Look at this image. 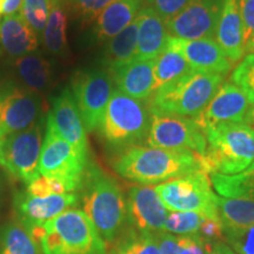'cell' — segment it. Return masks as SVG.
Segmentation results:
<instances>
[{"instance_id":"6da1fadb","label":"cell","mask_w":254,"mask_h":254,"mask_svg":"<svg viewBox=\"0 0 254 254\" xmlns=\"http://www.w3.org/2000/svg\"><path fill=\"white\" fill-rule=\"evenodd\" d=\"M113 168L120 177L142 185L163 184L205 171L202 157L192 151L163 150L138 145L122 152L113 161Z\"/></svg>"},{"instance_id":"7a4b0ae2","label":"cell","mask_w":254,"mask_h":254,"mask_svg":"<svg viewBox=\"0 0 254 254\" xmlns=\"http://www.w3.org/2000/svg\"><path fill=\"white\" fill-rule=\"evenodd\" d=\"M84 213L107 243H114L128 224L126 198L119 184L101 168L90 164L81 184Z\"/></svg>"},{"instance_id":"3957f363","label":"cell","mask_w":254,"mask_h":254,"mask_svg":"<svg viewBox=\"0 0 254 254\" xmlns=\"http://www.w3.org/2000/svg\"><path fill=\"white\" fill-rule=\"evenodd\" d=\"M27 231L44 254H107L103 237L80 209L69 208Z\"/></svg>"},{"instance_id":"277c9868","label":"cell","mask_w":254,"mask_h":254,"mask_svg":"<svg viewBox=\"0 0 254 254\" xmlns=\"http://www.w3.org/2000/svg\"><path fill=\"white\" fill-rule=\"evenodd\" d=\"M206 135L205 171L234 176L254 163V128L245 123H224L204 132Z\"/></svg>"},{"instance_id":"5b68a950","label":"cell","mask_w":254,"mask_h":254,"mask_svg":"<svg viewBox=\"0 0 254 254\" xmlns=\"http://www.w3.org/2000/svg\"><path fill=\"white\" fill-rule=\"evenodd\" d=\"M224 78L192 69L154 92L148 105L151 114L194 118L212 99Z\"/></svg>"},{"instance_id":"8992f818","label":"cell","mask_w":254,"mask_h":254,"mask_svg":"<svg viewBox=\"0 0 254 254\" xmlns=\"http://www.w3.org/2000/svg\"><path fill=\"white\" fill-rule=\"evenodd\" d=\"M150 124L151 111L144 101L116 90L98 129L110 145L131 147L145 140Z\"/></svg>"},{"instance_id":"52a82bcc","label":"cell","mask_w":254,"mask_h":254,"mask_svg":"<svg viewBox=\"0 0 254 254\" xmlns=\"http://www.w3.org/2000/svg\"><path fill=\"white\" fill-rule=\"evenodd\" d=\"M209 174L199 171L168 180L154 187L159 198L172 212H195L202 217L220 220L218 195L212 190Z\"/></svg>"},{"instance_id":"ba28073f","label":"cell","mask_w":254,"mask_h":254,"mask_svg":"<svg viewBox=\"0 0 254 254\" xmlns=\"http://www.w3.org/2000/svg\"><path fill=\"white\" fill-rule=\"evenodd\" d=\"M88 166V154L82 153L63 139L47 117L46 135L39 158L40 176L63 180L77 192L80 190Z\"/></svg>"},{"instance_id":"9c48e42d","label":"cell","mask_w":254,"mask_h":254,"mask_svg":"<svg viewBox=\"0 0 254 254\" xmlns=\"http://www.w3.org/2000/svg\"><path fill=\"white\" fill-rule=\"evenodd\" d=\"M146 144L150 147L173 151H192L204 155L206 135L193 118L151 114Z\"/></svg>"},{"instance_id":"30bf717a","label":"cell","mask_w":254,"mask_h":254,"mask_svg":"<svg viewBox=\"0 0 254 254\" xmlns=\"http://www.w3.org/2000/svg\"><path fill=\"white\" fill-rule=\"evenodd\" d=\"M41 146L40 128L37 125L6 135L0 139V166L28 185L40 176Z\"/></svg>"},{"instance_id":"8fae6325","label":"cell","mask_w":254,"mask_h":254,"mask_svg":"<svg viewBox=\"0 0 254 254\" xmlns=\"http://www.w3.org/2000/svg\"><path fill=\"white\" fill-rule=\"evenodd\" d=\"M73 98L80 113L85 129L99 128L107 105L113 94V79L105 71H88L78 74L72 82Z\"/></svg>"},{"instance_id":"7c38bea8","label":"cell","mask_w":254,"mask_h":254,"mask_svg":"<svg viewBox=\"0 0 254 254\" xmlns=\"http://www.w3.org/2000/svg\"><path fill=\"white\" fill-rule=\"evenodd\" d=\"M224 0H193L179 14L168 20L171 37L180 39L214 38Z\"/></svg>"},{"instance_id":"4fadbf2b","label":"cell","mask_w":254,"mask_h":254,"mask_svg":"<svg viewBox=\"0 0 254 254\" xmlns=\"http://www.w3.org/2000/svg\"><path fill=\"white\" fill-rule=\"evenodd\" d=\"M250 100L246 94L232 82H222L205 109L194 117L202 132L224 123H244Z\"/></svg>"},{"instance_id":"5bb4252c","label":"cell","mask_w":254,"mask_h":254,"mask_svg":"<svg viewBox=\"0 0 254 254\" xmlns=\"http://www.w3.org/2000/svg\"><path fill=\"white\" fill-rule=\"evenodd\" d=\"M39 98L32 92L8 86L0 91V139L36 125Z\"/></svg>"},{"instance_id":"9a60e30c","label":"cell","mask_w":254,"mask_h":254,"mask_svg":"<svg viewBox=\"0 0 254 254\" xmlns=\"http://www.w3.org/2000/svg\"><path fill=\"white\" fill-rule=\"evenodd\" d=\"M126 204L127 218L131 227L146 233L155 234L163 232L168 212L154 187H131Z\"/></svg>"},{"instance_id":"2e32d148","label":"cell","mask_w":254,"mask_h":254,"mask_svg":"<svg viewBox=\"0 0 254 254\" xmlns=\"http://www.w3.org/2000/svg\"><path fill=\"white\" fill-rule=\"evenodd\" d=\"M167 45L177 50L194 71L225 77L232 69V63L213 38L189 40L170 37Z\"/></svg>"},{"instance_id":"e0dca14e","label":"cell","mask_w":254,"mask_h":254,"mask_svg":"<svg viewBox=\"0 0 254 254\" xmlns=\"http://www.w3.org/2000/svg\"><path fill=\"white\" fill-rule=\"evenodd\" d=\"M15 204L25 228L28 230L34 226H43L63 212L77 206L79 204V194L66 193L58 195L32 196L24 193L17 196Z\"/></svg>"},{"instance_id":"ac0fdd59","label":"cell","mask_w":254,"mask_h":254,"mask_svg":"<svg viewBox=\"0 0 254 254\" xmlns=\"http://www.w3.org/2000/svg\"><path fill=\"white\" fill-rule=\"evenodd\" d=\"M49 118L52 120L57 132L63 139L82 153L88 154L86 129L73 94L68 88H65L55 98L52 112L49 114Z\"/></svg>"},{"instance_id":"d6986e66","label":"cell","mask_w":254,"mask_h":254,"mask_svg":"<svg viewBox=\"0 0 254 254\" xmlns=\"http://www.w3.org/2000/svg\"><path fill=\"white\" fill-rule=\"evenodd\" d=\"M117 90L138 100H147L157 91L154 78V59L138 60L111 69Z\"/></svg>"},{"instance_id":"ffe728a7","label":"cell","mask_w":254,"mask_h":254,"mask_svg":"<svg viewBox=\"0 0 254 254\" xmlns=\"http://www.w3.org/2000/svg\"><path fill=\"white\" fill-rule=\"evenodd\" d=\"M214 38L232 64L239 63L244 58L245 43L238 0H224Z\"/></svg>"},{"instance_id":"44dd1931","label":"cell","mask_w":254,"mask_h":254,"mask_svg":"<svg viewBox=\"0 0 254 254\" xmlns=\"http://www.w3.org/2000/svg\"><path fill=\"white\" fill-rule=\"evenodd\" d=\"M138 47L135 58L153 60L163 52L170 39L166 23L150 7L140 9L138 14Z\"/></svg>"},{"instance_id":"7402d4cb","label":"cell","mask_w":254,"mask_h":254,"mask_svg":"<svg viewBox=\"0 0 254 254\" xmlns=\"http://www.w3.org/2000/svg\"><path fill=\"white\" fill-rule=\"evenodd\" d=\"M38 34L20 14L5 15L0 26V41L6 52L13 57H24L38 47Z\"/></svg>"},{"instance_id":"603a6c76","label":"cell","mask_w":254,"mask_h":254,"mask_svg":"<svg viewBox=\"0 0 254 254\" xmlns=\"http://www.w3.org/2000/svg\"><path fill=\"white\" fill-rule=\"evenodd\" d=\"M141 0H117L97 18L95 32L101 40L112 39L134 21L140 12Z\"/></svg>"},{"instance_id":"cb8c5ba5","label":"cell","mask_w":254,"mask_h":254,"mask_svg":"<svg viewBox=\"0 0 254 254\" xmlns=\"http://www.w3.org/2000/svg\"><path fill=\"white\" fill-rule=\"evenodd\" d=\"M209 179L215 192L224 198L254 201V163L245 171L234 176L209 173Z\"/></svg>"},{"instance_id":"d4e9b609","label":"cell","mask_w":254,"mask_h":254,"mask_svg":"<svg viewBox=\"0 0 254 254\" xmlns=\"http://www.w3.org/2000/svg\"><path fill=\"white\" fill-rule=\"evenodd\" d=\"M138 30L139 21L138 18H135L132 24L110 40L106 50V64L110 66V71L132 62L135 58Z\"/></svg>"},{"instance_id":"484cf974","label":"cell","mask_w":254,"mask_h":254,"mask_svg":"<svg viewBox=\"0 0 254 254\" xmlns=\"http://www.w3.org/2000/svg\"><path fill=\"white\" fill-rule=\"evenodd\" d=\"M218 217L222 227H246L254 225V201L218 196Z\"/></svg>"},{"instance_id":"4316f807","label":"cell","mask_w":254,"mask_h":254,"mask_svg":"<svg viewBox=\"0 0 254 254\" xmlns=\"http://www.w3.org/2000/svg\"><path fill=\"white\" fill-rule=\"evenodd\" d=\"M192 71L186 59L171 46H166L154 59V78L159 87L165 86Z\"/></svg>"},{"instance_id":"83f0119b","label":"cell","mask_w":254,"mask_h":254,"mask_svg":"<svg viewBox=\"0 0 254 254\" xmlns=\"http://www.w3.org/2000/svg\"><path fill=\"white\" fill-rule=\"evenodd\" d=\"M67 14L64 0H51V11L47 25L44 31V41L47 50L52 53H60L66 45Z\"/></svg>"},{"instance_id":"f1b7e54d","label":"cell","mask_w":254,"mask_h":254,"mask_svg":"<svg viewBox=\"0 0 254 254\" xmlns=\"http://www.w3.org/2000/svg\"><path fill=\"white\" fill-rule=\"evenodd\" d=\"M111 254H160L157 236L129 227L114 241Z\"/></svg>"},{"instance_id":"f546056e","label":"cell","mask_w":254,"mask_h":254,"mask_svg":"<svg viewBox=\"0 0 254 254\" xmlns=\"http://www.w3.org/2000/svg\"><path fill=\"white\" fill-rule=\"evenodd\" d=\"M18 73L32 90H43L51 81L50 64L38 55L20 57L17 62Z\"/></svg>"},{"instance_id":"4dcf8cb0","label":"cell","mask_w":254,"mask_h":254,"mask_svg":"<svg viewBox=\"0 0 254 254\" xmlns=\"http://www.w3.org/2000/svg\"><path fill=\"white\" fill-rule=\"evenodd\" d=\"M0 254H38L37 243L28 231L19 224H11L0 236Z\"/></svg>"},{"instance_id":"1f68e13d","label":"cell","mask_w":254,"mask_h":254,"mask_svg":"<svg viewBox=\"0 0 254 254\" xmlns=\"http://www.w3.org/2000/svg\"><path fill=\"white\" fill-rule=\"evenodd\" d=\"M202 219L204 217L195 212H172L167 215L163 232L174 236L198 234Z\"/></svg>"},{"instance_id":"d6a6232c","label":"cell","mask_w":254,"mask_h":254,"mask_svg":"<svg viewBox=\"0 0 254 254\" xmlns=\"http://www.w3.org/2000/svg\"><path fill=\"white\" fill-rule=\"evenodd\" d=\"M51 11V0H24L20 15L37 34L45 31Z\"/></svg>"},{"instance_id":"836d02e7","label":"cell","mask_w":254,"mask_h":254,"mask_svg":"<svg viewBox=\"0 0 254 254\" xmlns=\"http://www.w3.org/2000/svg\"><path fill=\"white\" fill-rule=\"evenodd\" d=\"M231 82L240 88L250 103H254V52H249L238 63L231 74Z\"/></svg>"},{"instance_id":"e575fe53","label":"cell","mask_w":254,"mask_h":254,"mask_svg":"<svg viewBox=\"0 0 254 254\" xmlns=\"http://www.w3.org/2000/svg\"><path fill=\"white\" fill-rule=\"evenodd\" d=\"M224 240L236 254H254V225L224 228Z\"/></svg>"},{"instance_id":"d590c367","label":"cell","mask_w":254,"mask_h":254,"mask_svg":"<svg viewBox=\"0 0 254 254\" xmlns=\"http://www.w3.org/2000/svg\"><path fill=\"white\" fill-rule=\"evenodd\" d=\"M26 193L32 196H47L75 192L67 183L63 182V180L57 179V178L39 176L33 182L28 184Z\"/></svg>"},{"instance_id":"8d00e7d4","label":"cell","mask_w":254,"mask_h":254,"mask_svg":"<svg viewBox=\"0 0 254 254\" xmlns=\"http://www.w3.org/2000/svg\"><path fill=\"white\" fill-rule=\"evenodd\" d=\"M193 0H146L147 7L153 9L165 23L176 17Z\"/></svg>"},{"instance_id":"74e56055","label":"cell","mask_w":254,"mask_h":254,"mask_svg":"<svg viewBox=\"0 0 254 254\" xmlns=\"http://www.w3.org/2000/svg\"><path fill=\"white\" fill-rule=\"evenodd\" d=\"M68 1L79 17L86 21H92L99 17L107 6L117 0H68Z\"/></svg>"},{"instance_id":"f35d334b","label":"cell","mask_w":254,"mask_h":254,"mask_svg":"<svg viewBox=\"0 0 254 254\" xmlns=\"http://www.w3.org/2000/svg\"><path fill=\"white\" fill-rule=\"evenodd\" d=\"M243 20L245 53L254 43V0H238Z\"/></svg>"},{"instance_id":"ab89813d","label":"cell","mask_w":254,"mask_h":254,"mask_svg":"<svg viewBox=\"0 0 254 254\" xmlns=\"http://www.w3.org/2000/svg\"><path fill=\"white\" fill-rule=\"evenodd\" d=\"M178 254H207V243L199 234L180 236Z\"/></svg>"},{"instance_id":"60d3db41","label":"cell","mask_w":254,"mask_h":254,"mask_svg":"<svg viewBox=\"0 0 254 254\" xmlns=\"http://www.w3.org/2000/svg\"><path fill=\"white\" fill-rule=\"evenodd\" d=\"M198 234L206 243H213L224 239V227L220 220L204 217Z\"/></svg>"},{"instance_id":"b9f144b4","label":"cell","mask_w":254,"mask_h":254,"mask_svg":"<svg viewBox=\"0 0 254 254\" xmlns=\"http://www.w3.org/2000/svg\"><path fill=\"white\" fill-rule=\"evenodd\" d=\"M155 236H157L159 253L178 254L180 249V236H174L167 232H159L155 233Z\"/></svg>"},{"instance_id":"7bdbcfd3","label":"cell","mask_w":254,"mask_h":254,"mask_svg":"<svg viewBox=\"0 0 254 254\" xmlns=\"http://www.w3.org/2000/svg\"><path fill=\"white\" fill-rule=\"evenodd\" d=\"M207 254H236L230 246L224 241H213L207 243Z\"/></svg>"},{"instance_id":"ee69618b","label":"cell","mask_w":254,"mask_h":254,"mask_svg":"<svg viewBox=\"0 0 254 254\" xmlns=\"http://www.w3.org/2000/svg\"><path fill=\"white\" fill-rule=\"evenodd\" d=\"M24 0H5L4 7H2V13L5 15L15 14V12L21 8Z\"/></svg>"},{"instance_id":"f6af8a7d","label":"cell","mask_w":254,"mask_h":254,"mask_svg":"<svg viewBox=\"0 0 254 254\" xmlns=\"http://www.w3.org/2000/svg\"><path fill=\"white\" fill-rule=\"evenodd\" d=\"M244 123L247 124V125L252 126L254 128V103L250 105L245 118H244Z\"/></svg>"},{"instance_id":"bcb514c9","label":"cell","mask_w":254,"mask_h":254,"mask_svg":"<svg viewBox=\"0 0 254 254\" xmlns=\"http://www.w3.org/2000/svg\"><path fill=\"white\" fill-rule=\"evenodd\" d=\"M4 4H5V0H0V13L2 12V7H4Z\"/></svg>"},{"instance_id":"7dc6e473","label":"cell","mask_w":254,"mask_h":254,"mask_svg":"<svg viewBox=\"0 0 254 254\" xmlns=\"http://www.w3.org/2000/svg\"><path fill=\"white\" fill-rule=\"evenodd\" d=\"M249 52H254V43L249 47V50L246 51V53H249Z\"/></svg>"}]
</instances>
